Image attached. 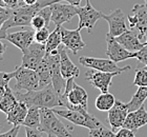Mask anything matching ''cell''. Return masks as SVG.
Returning a JSON list of instances; mask_svg holds the SVG:
<instances>
[{"mask_svg": "<svg viewBox=\"0 0 147 137\" xmlns=\"http://www.w3.org/2000/svg\"><path fill=\"white\" fill-rule=\"evenodd\" d=\"M14 93L17 99L24 102L28 108L54 109L56 107H61L60 94L54 89L53 85L34 91H18L14 89Z\"/></svg>", "mask_w": 147, "mask_h": 137, "instance_id": "obj_1", "label": "cell"}, {"mask_svg": "<svg viewBox=\"0 0 147 137\" xmlns=\"http://www.w3.org/2000/svg\"><path fill=\"white\" fill-rule=\"evenodd\" d=\"M61 107L71 110H87L88 95L87 92L77 85L75 78L66 80V85L63 94L60 95Z\"/></svg>", "mask_w": 147, "mask_h": 137, "instance_id": "obj_2", "label": "cell"}, {"mask_svg": "<svg viewBox=\"0 0 147 137\" xmlns=\"http://www.w3.org/2000/svg\"><path fill=\"white\" fill-rule=\"evenodd\" d=\"M49 137H71V133L60 119L53 109L42 108L40 109V128Z\"/></svg>", "mask_w": 147, "mask_h": 137, "instance_id": "obj_3", "label": "cell"}, {"mask_svg": "<svg viewBox=\"0 0 147 137\" xmlns=\"http://www.w3.org/2000/svg\"><path fill=\"white\" fill-rule=\"evenodd\" d=\"M54 110V109H53ZM55 113L59 117L66 119L71 121L75 125L85 127L88 130L97 128L102 123L98 118H96L94 115H90L87 110H54Z\"/></svg>", "mask_w": 147, "mask_h": 137, "instance_id": "obj_4", "label": "cell"}, {"mask_svg": "<svg viewBox=\"0 0 147 137\" xmlns=\"http://www.w3.org/2000/svg\"><path fill=\"white\" fill-rule=\"evenodd\" d=\"M15 90L18 91H34L40 89L39 76L36 70L28 69L25 67H20L15 69Z\"/></svg>", "mask_w": 147, "mask_h": 137, "instance_id": "obj_5", "label": "cell"}, {"mask_svg": "<svg viewBox=\"0 0 147 137\" xmlns=\"http://www.w3.org/2000/svg\"><path fill=\"white\" fill-rule=\"evenodd\" d=\"M79 62L82 64L83 67H88V69H95V70L103 71V72H118L120 74L131 69L129 65H126V67H118L117 62L113 61L109 58L108 59H104V58L81 56L79 58Z\"/></svg>", "mask_w": 147, "mask_h": 137, "instance_id": "obj_6", "label": "cell"}, {"mask_svg": "<svg viewBox=\"0 0 147 137\" xmlns=\"http://www.w3.org/2000/svg\"><path fill=\"white\" fill-rule=\"evenodd\" d=\"M46 56L49 58V67H51V74H52V85L56 91L59 94H63L66 85L65 79L61 73L60 69V53L58 50L53 51L51 53H46Z\"/></svg>", "mask_w": 147, "mask_h": 137, "instance_id": "obj_7", "label": "cell"}, {"mask_svg": "<svg viewBox=\"0 0 147 137\" xmlns=\"http://www.w3.org/2000/svg\"><path fill=\"white\" fill-rule=\"evenodd\" d=\"M77 14L79 17V27L82 30L83 27L87 29L88 33L92 32V30L95 27L96 22L99 19L102 18L103 13L99 12L90 4L89 0H86L85 6H77Z\"/></svg>", "mask_w": 147, "mask_h": 137, "instance_id": "obj_8", "label": "cell"}, {"mask_svg": "<svg viewBox=\"0 0 147 137\" xmlns=\"http://www.w3.org/2000/svg\"><path fill=\"white\" fill-rule=\"evenodd\" d=\"M22 53H23V55H22V63H21L22 67L36 70L37 67L42 61V59L45 57L46 55L45 44L36 42L34 40L31 46Z\"/></svg>", "mask_w": 147, "mask_h": 137, "instance_id": "obj_9", "label": "cell"}, {"mask_svg": "<svg viewBox=\"0 0 147 137\" xmlns=\"http://www.w3.org/2000/svg\"><path fill=\"white\" fill-rule=\"evenodd\" d=\"M119 74L120 73L118 72H103V71L90 69V70L86 71L85 79L94 88L98 89L100 92H108L113 78Z\"/></svg>", "mask_w": 147, "mask_h": 137, "instance_id": "obj_10", "label": "cell"}, {"mask_svg": "<svg viewBox=\"0 0 147 137\" xmlns=\"http://www.w3.org/2000/svg\"><path fill=\"white\" fill-rule=\"evenodd\" d=\"M52 18L51 21L55 25H62L65 22H69L77 14V6L71 3L63 4V3L56 2L52 4Z\"/></svg>", "mask_w": 147, "mask_h": 137, "instance_id": "obj_11", "label": "cell"}, {"mask_svg": "<svg viewBox=\"0 0 147 137\" xmlns=\"http://www.w3.org/2000/svg\"><path fill=\"white\" fill-rule=\"evenodd\" d=\"M102 18L106 20L108 23V33L113 37H117L127 31V25H126V17L121 9H117L115 11L105 15H102Z\"/></svg>", "mask_w": 147, "mask_h": 137, "instance_id": "obj_12", "label": "cell"}, {"mask_svg": "<svg viewBox=\"0 0 147 137\" xmlns=\"http://www.w3.org/2000/svg\"><path fill=\"white\" fill-rule=\"evenodd\" d=\"M106 42H107V49L106 55L109 59L115 62H121L129 58H134V52H129L124 46L117 41L116 37L111 36L109 33L106 35Z\"/></svg>", "mask_w": 147, "mask_h": 137, "instance_id": "obj_13", "label": "cell"}, {"mask_svg": "<svg viewBox=\"0 0 147 137\" xmlns=\"http://www.w3.org/2000/svg\"><path fill=\"white\" fill-rule=\"evenodd\" d=\"M80 29L76 30H67L65 27H61V36H62V44L67 50L71 51L74 55L81 51L85 48V42L82 40L81 34H80Z\"/></svg>", "mask_w": 147, "mask_h": 137, "instance_id": "obj_14", "label": "cell"}, {"mask_svg": "<svg viewBox=\"0 0 147 137\" xmlns=\"http://www.w3.org/2000/svg\"><path fill=\"white\" fill-rule=\"evenodd\" d=\"M129 113L126 104L120 100H116L113 107L108 111V122H109L110 129L115 133L119 131L123 127V123L125 121L126 116Z\"/></svg>", "mask_w": 147, "mask_h": 137, "instance_id": "obj_15", "label": "cell"}, {"mask_svg": "<svg viewBox=\"0 0 147 137\" xmlns=\"http://www.w3.org/2000/svg\"><path fill=\"white\" fill-rule=\"evenodd\" d=\"M34 31L22 30L13 33H6L3 39L17 46L19 50H21V52H24L34 41Z\"/></svg>", "mask_w": 147, "mask_h": 137, "instance_id": "obj_16", "label": "cell"}, {"mask_svg": "<svg viewBox=\"0 0 147 137\" xmlns=\"http://www.w3.org/2000/svg\"><path fill=\"white\" fill-rule=\"evenodd\" d=\"M66 48L64 44L58 48V51L60 53V69H61V73L65 79L67 80L69 78H77L80 75V70L73 63L71 60L69 56L66 52Z\"/></svg>", "mask_w": 147, "mask_h": 137, "instance_id": "obj_17", "label": "cell"}, {"mask_svg": "<svg viewBox=\"0 0 147 137\" xmlns=\"http://www.w3.org/2000/svg\"><path fill=\"white\" fill-rule=\"evenodd\" d=\"M146 125H147V111L144 108V104H143L138 110L129 112L127 114L125 121L123 123V127L129 129V130H132L134 132H137L139 129Z\"/></svg>", "mask_w": 147, "mask_h": 137, "instance_id": "obj_18", "label": "cell"}, {"mask_svg": "<svg viewBox=\"0 0 147 137\" xmlns=\"http://www.w3.org/2000/svg\"><path fill=\"white\" fill-rule=\"evenodd\" d=\"M117 41L121 43L129 52H137L144 46V42L139 38L138 33L134 30H127L116 37Z\"/></svg>", "mask_w": 147, "mask_h": 137, "instance_id": "obj_19", "label": "cell"}, {"mask_svg": "<svg viewBox=\"0 0 147 137\" xmlns=\"http://www.w3.org/2000/svg\"><path fill=\"white\" fill-rule=\"evenodd\" d=\"M131 12L137 18V25L131 30L136 31L139 35V38L143 41L145 32L147 30V5L146 4H135Z\"/></svg>", "mask_w": 147, "mask_h": 137, "instance_id": "obj_20", "label": "cell"}, {"mask_svg": "<svg viewBox=\"0 0 147 137\" xmlns=\"http://www.w3.org/2000/svg\"><path fill=\"white\" fill-rule=\"evenodd\" d=\"M28 106L24 102L18 100L17 104L6 114V121L13 125H22L25 117L28 115Z\"/></svg>", "mask_w": 147, "mask_h": 137, "instance_id": "obj_21", "label": "cell"}, {"mask_svg": "<svg viewBox=\"0 0 147 137\" xmlns=\"http://www.w3.org/2000/svg\"><path fill=\"white\" fill-rule=\"evenodd\" d=\"M36 72L39 76L40 80V89L44 88L46 85H52V74H51V67H49V58L45 55L40 64L37 67Z\"/></svg>", "mask_w": 147, "mask_h": 137, "instance_id": "obj_22", "label": "cell"}, {"mask_svg": "<svg viewBox=\"0 0 147 137\" xmlns=\"http://www.w3.org/2000/svg\"><path fill=\"white\" fill-rule=\"evenodd\" d=\"M115 102L116 98L113 94H110L109 92H101V94L96 98L95 107L101 112H108L113 107Z\"/></svg>", "mask_w": 147, "mask_h": 137, "instance_id": "obj_23", "label": "cell"}, {"mask_svg": "<svg viewBox=\"0 0 147 137\" xmlns=\"http://www.w3.org/2000/svg\"><path fill=\"white\" fill-rule=\"evenodd\" d=\"M147 99V87H139L137 92L131 97L130 101L126 104L129 112L136 111L144 104V101Z\"/></svg>", "mask_w": 147, "mask_h": 137, "instance_id": "obj_24", "label": "cell"}, {"mask_svg": "<svg viewBox=\"0 0 147 137\" xmlns=\"http://www.w3.org/2000/svg\"><path fill=\"white\" fill-rule=\"evenodd\" d=\"M61 27L62 25H56L55 30L49 34V39L45 42L46 53H51L53 51L58 50V48L62 44V36H61Z\"/></svg>", "mask_w": 147, "mask_h": 137, "instance_id": "obj_25", "label": "cell"}, {"mask_svg": "<svg viewBox=\"0 0 147 137\" xmlns=\"http://www.w3.org/2000/svg\"><path fill=\"white\" fill-rule=\"evenodd\" d=\"M17 102H18V99H17L15 93H14V90H12L7 85L5 95L3 96L2 100L0 102V111L4 114H7L17 104Z\"/></svg>", "mask_w": 147, "mask_h": 137, "instance_id": "obj_26", "label": "cell"}, {"mask_svg": "<svg viewBox=\"0 0 147 137\" xmlns=\"http://www.w3.org/2000/svg\"><path fill=\"white\" fill-rule=\"evenodd\" d=\"M23 127L40 128V109L39 108H28V115L22 123Z\"/></svg>", "mask_w": 147, "mask_h": 137, "instance_id": "obj_27", "label": "cell"}, {"mask_svg": "<svg viewBox=\"0 0 147 137\" xmlns=\"http://www.w3.org/2000/svg\"><path fill=\"white\" fill-rule=\"evenodd\" d=\"M89 136L92 137H113L116 136V133L111 130V129L106 128L103 123H101L100 125H98L97 128L92 129V130H89L88 133Z\"/></svg>", "mask_w": 147, "mask_h": 137, "instance_id": "obj_28", "label": "cell"}, {"mask_svg": "<svg viewBox=\"0 0 147 137\" xmlns=\"http://www.w3.org/2000/svg\"><path fill=\"white\" fill-rule=\"evenodd\" d=\"M134 85H137V87H147V70L145 67L136 70Z\"/></svg>", "mask_w": 147, "mask_h": 137, "instance_id": "obj_29", "label": "cell"}, {"mask_svg": "<svg viewBox=\"0 0 147 137\" xmlns=\"http://www.w3.org/2000/svg\"><path fill=\"white\" fill-rule=\"evenodd\" d=\"M49 34H51V32L49 30V27H43L41 29H38V30L35 31L34 40L36 42L45 44L46 40L49 39Z\"/></svg>", "mask_w": 147, "mask_h": 137, "instance_id": "obj_30", "label": "cell"}, {"mask_svg": "<svg viewBox=\"0 0 147 137\" xmlns=\"http://www.w3.org/2000/svg\"><path fill=\"white\" fill-rule=\"evenodd\" d=\"M31 27H33L34 30H38V29H41V27H49V23L46 22L45 19L43 18L39 13H37L36 15L32 18Z\"/></svg>", "mask_w": 147, "mask_h": 137, "instance_id": "obj_31", "label": "cell"}, {"mask_svg": "<svg viewBox=\"0 0 147 137\" xmlns=\"http://www.w3.org/2000/svg\"><path fill=\"white\" fill-rule=\"evenodd\" d=\"M134 58L138 59L140 63L146 65L147 64V43H144V46H142L141 49L134 52Z\"/></svg>", "mask_w": 147, "mask_h": 137, "instance_id": "obj_32", "label": "cell"}, {"mask_svg": "<svg viewBox=\"0 0 147 137\" xmlns=\"http://www.w3.org/2000/svg\"><path fill=\"white\" fill-rule=\"evenodd\" d=\"M12 14V9L7 6H1L0 5V29L4 23H5Z\"/></svg>", "mask_w": 147, "mask_h": 137, "instance_id": "obj_33", "label": "cell"}, {"mask_svg": "<svg viewBox=\"0 0 147 137\" xmlns=\"http://www.w3.org/2000/svg\"><path fill=\"white\" fill-rule=\"evenodd\" d=\"M15 77V71L13 72H0V85H9V82Z\"/></svg>", "mask_w": 147, "mask_h": 137, "instance_id": "obj_34", "label": "cell"}, {"mask_svg": "<svg viewBox=\"0 0 147 137\" xmlns=\"http://www.w3.org/2000/svg\"><path fill=\"white\" fill-rule=\"evenodd\" d=\"M25 135L26 137H41L43 135H46L44 132H42L39 129L36 128H30V127H24Z\"/></svg>", "mask_w": 147, "mask_h": 137, "instance_id": "obj_35", "label": "cell"}, {"mask_svg": "<svg viewBox=\"0 0 147 137\" xmlns=\"http://www.w3.org/2000/svg\"><path fill=\"white\" fill-rule=\"evenodd\" d=\"M135 135L136 132H134L132 130H129L127 128H124V127H122L116 133V137H135Z\"/></svg>", "mask_w": 147, "mask_h": 137, "instance_id": "obj_36", "label": "cell"}, {"mask_svg": "<svg viewBox=\"0 0 147 137\" xmlns=\"http://www.w3.org/2000/svg\"><path fill=\"white\" fill-rule=\"evenodd\" d=\"M20 130V125H14L9 131L4 132V133H0L1 137H17Z\"/></svg>", "mask_w": 147, "mask_h": 137, "instance_id": "obj_37", "label": "cell"}, {"mask_svg": "<svg viewBox=\"0 0 147 137\" xmlns=\"http://www.w3.org/2000/svg\"><path fill=\"white\" fill-rule=\"evenodd\" d=\"M3 2H4L5 6L11 7V9H14V7H16V6L19 5L20 0H3Z\"/></svg>", "mask_w": 147, "mask_h": 137, "instance_id": "obj_38", "label": "cell"}, {"mask_svg": "<svg viewBox=\"0 0 147 137\" xmlns=\"http://www.w3.org/2000/svg\"><path fill=\"white\" fill-rule=\"evenodd\" d=\"M6 50V44L2 42V39H0V59H2L3 58V54L5 52Z\"/></svg>", "mask_w": 147, "mask_h": 137, "instance_id": "obj_39", "label": "cell"}, {"mask_svg": "<svg viewBox=\"0 0 147 137\" xmlns=\"http://www.w3.org/2000/svg\"><path fill=\"white\" fill-rule=\"evenodd\" d=\"M6 87H7V85H0V102H1V100H2L3 96L5 95Z\"/></svg>", "mask_w": 147, "mask_h": 137, "instance_id": "obj_40", "label": "cell"}, {"mask_svg": "<svg viewBox=\"0 0 147 137\" xmlns=\"http://www.w3.org/2000/svg\"><path fill=\"white\" fill-rule=\"evenodd\" d=\"M68 3H71L73 5H76V6H80V3L82 0H66Z\"/></svg>", "mask_w": 147, "mask_h": 137, "instance_id": "obj_41", "label": "cell"}, {"mask_svg": "<svg viewBox=\"0 0 147 137\" xmlns=\"http://www.w3.org/2000/svg\"><path fill=\"white\" fill-rule=\"evenodd\" d=\"M26 4H28V5H33V4H35V3L38 1V0H23Z\"/></svg>", "mask_w": 147, "mask_h": 137, "instance_id": "obj_42", "label": "cell"}, {"mask_svg": "<svg viewBox=\"0 0 147 137\" xmlns=\"http://www.w3.org/2000/svg\"><path fill=\"white\" fill-rule=\"evenodd\" d=\"M143 42H147V30L146 32H145V35H144V38H143Z\"/></svg>", "mask_w": 147, "mask_h": 137, "instance_id": "obj_43", "label": "cell"}, {"mask_svg": "<svg viewBox=\"0 0 147 137\" xmlns=\"http://www.w3.org/2000/svg\"><path fill=\"white\" fill-rule=\"evenodd\" d=\"M0 5H1V6H5V4H4V2H3V0H0Z\"/></svg>", "mask_w": 147, "mask_h": 137, "instance_id": "obj_44", "label": "cell"}, {"mask_svg": "<svg viewBox=\"0 0 147 137\" xmlns=\"http://www.w3.org/2000/svg\"><path fill=\"white\" fill-rule=\"evenodd\" d=\"M144 1H145V4L147 5V0H144Z\"/></svg>", "mask_w": 147, "mask_h": 137, "instance_id": "obj_45", "label": "cell"}, {"mask_svg": "<svg viewBox=\"0 0 147 137\" xmlns=\"http://www.w3.org/2000/svg\"><path fill=\"white\" fill-rule=\"evenodd\" d=\"M145 67V69H146V70H147V64H146V65H145V67Z\"/></svg>", "mask_w": 147, "mask_h": 137, "instance_id": "obj_46", "label": "cell"}, {"mask_svg": "<svg viewBox=\"0 0 147 137\" xmlns=\"http://www.w3.org/2000/svg\"><path fill=\"white\" fill-rule=\"evenodd\" d=\"M145 43H147V42H145Z\"/></svg>", "mask_w": 147, "mask_h": 137, "instance_id": "obj_47", "label": "cell"}, {"mask_svg": "<svg viewBox=\"0 0 147 137\" xmlns=\"http://www.w3.org/2000/svg\"><path fill=\"white\" fill-rule=\"evenodd\" d=\"M0 130H1V129H0Z\"/></svg>", "mask_w": 147, "mask_h": 137, "instance_id": "obj_48", "label": "cell"}, {"mask_svg": "<svg viewBox=\"0 0 147 137\" xmlns=\"http://www.w3.org/2000/svg\"><path fill=\"white\" fill-rule=\"evenodd\" d=\"M65 1H66V0H65Z\"/></svg>", "mask_w": 147, "mask_h": 137, "instance_id": "obj_49", "label": "cell"}]
</instances>
